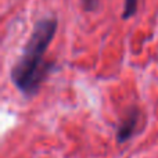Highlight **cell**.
Masks as SVG:
<instances>
[{
	"mask_svg": "<svg viewBox=\"0 0 158 158\" xmlns=\"http://www.w3.org/2000/svg\"><path fill=\"white\" fill-rule=\"evenodd\" d=\"M57 31L56 18H42L33 27V31L11 69V81L24 96L38 93L42 82L53 68V63L44 60L47 49Z\"/></svg>",
	"mask_w": 158,
	"mask_h": 158,
	"instance_id": "6da1fadb",
	"label": "cell"
},
{
	"mask_svg": "<svg viewBox=\"0 0 158 158\" xmlns=\"http://www.w3.org/2000/svg\"><path fill=\"white\" fill-rule=\"evenodd\" d=\"M139 118L140 112L136 107H132L128 112L125 114V117L122 118L119 126L117 131V139L119 143H125L133 136L135 131H136L137 125H139Z\"/></svg>",
	"mask_w": 158,
	"mask_h": 158,
	"instance_id": "7a4b0ae2",
	"label": "cell"
},
{
	"mask_svg": "<svg viewBox=\"0 0 158 158\" xmlns=\"http://www.w3.org/2000/svg\"><path fill=\"white\" fill-rule=\"evenodd\" d=\"M137 11V0H125L123 2V13L122 18L129 19L131 17H133Z\"/></svg>",
	"mask_w": 158,
	"mask_h": 158,
	"instance_id": "3957f363",
	"label": "cell"
},
{
	"mask_svg": "<svg viewBox=\"0 0 158 158\" xmlns=\"http://www.w3.org/2000/svg\"><path fill=\"white\" fill-rule=\"evenodd\" d=\"M82 4L86 11H94L98 7V0H82Z\"/></svg>",
	"mask_w": 158,
	"mask_h": 158,
	"instance_id": "277c9868",
	"label": "cell"
}]
</instances>
